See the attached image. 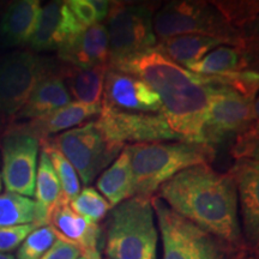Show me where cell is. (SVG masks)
I'll return each mask as SVG.
<instances>
[{
  "label": "cell",
  "mask_w": 259,
  "mask_h": 259,
  "mask_svg": "<svg viewBox=\"0 0 259 259\" xmlns=\"http://www.w3.org/2000/svg\"><path fill=\"white\" fill-rule=\"evenodd\" d=\"M111 69L138 77L157 94L162 112L179 141L203 143L210 97L208 76L189 71L156 48L113 61Z\"/></svg>",
  "instance_id": "cell-1"
},
{
  "label": "cell",
  "mask_w": 259,
  "mask_h": 259,
  "mask_svg": "<svg viewBox=\"0 0 259 259\" xmlns=\"http://www.w3.org/2000/svg\"><path fill=\"white\" fill-rule=\"evenodd\" d=\"M157 197L173 211L233 247L252 251L242 235L238 192L229 171L220 173L210 164L190 167L162 184Z\"/></svg>",
  "instance_id": "cell-2"
},
{
  "label": "cell",
  "mask_w": 259,
  "mask_h": 259,
  "mask_svg": "<svg viewBox=\"0 0 259 259\" xmlns=\"http://www.w3.org/2000/svg\"><path fill=\"white\" fill-rule=\"evenodd\" d=\"M131 155L135 196L151 198L158 187L180 171L210 164L216 157L211 145L193 142H157L127 145Z\"/></svg>",
  "instance_id": "cell-3"
},
{
  "label": "cell",
  "mask_w": 259,
  "mask_h": 259,
  "mask_svg": "<svg viewBox=\"0 0 259 259\" xmlns=\"http://www.w3.org/2000/svg\"><path fill=\"white\" fill-rule=\"evenodd\" d=\"M102 228L107 259H157L158 229L151 198L134 196L113 206Z\"/></svg>",
  "instance_id": "cell-4"
},
{
  "label": "cell",
  "mask_w": 259,
  "mask_h": 259,
  "mask_svg": "<svg viewBox=\"0 0 259 259\" xmlns=\"http://www.w3.org/2000/svg\"><path fill=\"white\" fill-rule=\"evenodd\" d=\"M158 41L186 34H199L223 41L225 46L253 48L254 35L242 34L232 27L212 3L170 2L157 10L153 19Z\"/></svg>",
  "instance_id": "cell-5"
},
{
  "label": "cell",
  "mask_w": 259,
  "mask_h": 259,
  "mask_svg": "<svg viewBox=\"0 0 259 259\" xmlns=\"http://www.w3.org/2000/svg\"><path fill=\"white\" fill-rule=\"evenodd\" d=\"M157 219L162 259H244L254 252L240 250L173 211L157 196L151 197Z\"/></svg>",
  "instance_id": "cell-6"
},
{
  "label": "cell",
  "mask_w": 259,
  "mask_h": 259,
  "mask_svg": "<svg viewBox=\"0 0 259 259\" xmlns=\"http://www.w3.org/2000/svg\"><path fill=\"white\" fill-rule=\"evenodd\" d=\"M45 142L67 158L85 186H89L105 168L111 166L124 149L106 139L95 120L61 132L45 139Z\"/></svg>",
  "instance_id": "cell-7"
},
{
  "label": "cell",
  "mask_w": 259,
  "mask_h": 259,
  "mask_svg": "<svg viewBox=\"0 0 259 259\" xmlns=\"http://www.w3.org/2000/svg\"><path fill=\"white\" fill-rule=\"evenodd\" d=\"M154 15L151 5L111 2L105 25L109 41V64L156 46Z\"/></svg>",
  "instance_id": "cell-8"
},
{
  "label": "cell",
  "mask_w": 259,
  "mask_h": 259,
  "mask_svg": "<svg viewBox=\"0 0 259 259\" xmlns=\"http://www.w3.org/2000/svg\"><path fill=\"white\" fill-rule=\"evenodd\" d=\"M210 97L203 128V143L215 148L258 121L257 99H248L210 80Z\"/></svg>",
  "instance_id": "cell-9"
},
{
  "label": "cell",
  "mask_w": 259,
  "mask_h": 259,
  "mask_svg": "<svg viewBox=\"0 0 259 259\" xmlns=\"http://www.w3.org/2000/svg\"><path fill=\"white\" fill-rule=\"evenodd\" d=\"M40 139L22 125L9 126L2 139V180L8 192L34 196Z\"/></svg>",
  "instance_id": "cell-10"
},
{
  "label": "cell",
  "mask_w": 259,
  "mask_h": 259,
  "mask_svg": "<svg viewBox=\"0 0 259 259\" xmlns=\"http://www.w3.org/2000/svg\"><path fill=\"white\" fill-rule=\"evenodd\" d=\"M51 67L41 57L28 51L0 58V112L14 118Z\"/></svg>",
  "instance_id": "cell-11"
},
{
  "label": "cell",
  "mask_w": 259,
  "mask_h": 259,
  "mask_svg": "<svg viewBox=\"0 0 259 259\" xmlns=\"http://www.w3.org/2000/svg\"><path fill=\"white\" fill-rule=\"evenodd\" d=\"M95 121L106 139L121 147H125L126 143L142 144L176 139L179 141L161 113L148 114L120 112L101 106V112Z\"/></svg>",
  "instance_id": "cell-12"
},
{
  "label": "cell",
  "mask_w": 259,
  "mask_h": 259,
  "mask_svg": "<svg viewBox=\"0 0 259 259\" xmlns=\"http://www.w3.org/2000/svg\"><path fill=\"white\" fill-rule=\"evenodd\" d=\"M101 106L120 112H162L161 100L147 83L138 77L109 67L106 73Z\"/></svg>",
  "instance_id": "cell-13"
},
{
  "label": "cell",
  "mask_w": 259,
  "mask_h": 259,
  "mask_svg": "<svg viewBox=\"0 0 259 259\" xmlns=\"http://www.w3.org/2000/svg\"><path fill=\"white\" fill-rule=\"evenodd\" d=\"M85 29L66 3L51 2L41 8L36 29L29 45L35 52L60 51Z\"/></svg>",
  "instance_id": "cell-14"
},
{
  "label": "cell",
  "mask_w": 259,
  "mask_h": 259,
  "mask_svg": "<svg viewBox=\"0 0 259 259\" xmlns=\"http://www.w3.org/2000/svg\"><path fill=\"white\" fill-rule=\"evenodd\" d=\"M241 210V231L246 244L257 252L259 240V161L236 160L231 168Z\"/></svg>",
  "instance_id": "cell-15"
},
{
  "label": "cell",
  "mask_w": 259,
  "mask_h": 259,
  "mask_svg": "<svg viewBox=\"0 0 259 259\" xmlns=\"http://www.w3.org/2000/svg\"><path fill=\"white\" fill-rule=\"evenodd\" d=\"M61 63L79 69L109 65V41L105 24L97 23L58 51Z\"/></svg>",
  "instance_id": "cell-16"
},
{
  "label": "cell",
  "mask_w": 259,
  "mask_h": 259,
  "mask_svg": "<svg viewBox=\"0 0 259 259\" xmlns=\"http://www.w3.org/2000/svg\"><path fill=\"white\" fill-rule=\"evenodd\" d=\"M57 238L70 242L79 248L80 253L100 250L102 228L100 225L87 221L71 209L70 204L60 202L51 213L50 223Z\"/></svg>",
  "instance_id": "cell-17"
},
{
  "label": "cell",
  "mask_w": 259,
  "mask_h": 259,
  "mask_svg": "<svg viewBox=\"0 0 259 259\" xmlns=\"http://www.w3.org/2000/svg\"><path fill=\"white\" fill-rule=\"evenodd\" d=\"M72 102L58 71L51 69L38 80L30 96L14 116L16 120H34Z\"/></svg>",
  "instance_id": "cell-18"
},
{
  "label": "cell",
  "mask_w": 259,
  "mask_h": 259,
  "mask_svg": "<svg viewBox=\"0 0 259 259\" xmlns=\"http://www.w3.org/2000/svg\"><path fill=\"white\" fill-rule=\"evenodd\" d=\"M100 112H101L100 105L71 102L50 114L21 125L30 134L36 136L41 142L61 132L80 126L94 116H99Z\"/></svg>",
  "instance_id": "cell-19"
},
{
  "label": "cell",
  "mask_w": 259,
  "mask_h": 259,
  "mask_svg": "<svg viewBox=\"0 0 259 259\" xmlns=\"http://www.w3.org/2000/svg\"><path fill=\"white\" fill-rule=\"evenodd\" d=\"M41 3L38 0H18L10 4L0 22V36L9 47L29 44L36 29Z\"/></svg>",
  "instance_id": "cell-20"
},
{
  "label": "cell",
  "mask_w": 259,
  "mask_h": 259,
  "mask_svg": "<svg viewBox=\"0 0 259 259\" xmlns=\"http://www.w3.org/2000/svg\"><path fill=\"white\" fill-rule=\"evenodd\" d=\"M108 69L109 65H100L90 69L65 65L58 72L74 102L101 106L103 84Z\"/></svg>",
  "instance_id": "cell-21"
},
{
  "label": "cell",
  "mask_w": 259,
  "mask_h": 259,
  "mask_svg": "<svg viewBox=\"0 0 259 259\" xmlns=\"http://www.w3.org/2000/svg\"><path fill=\"white\" fill-rule=\"evenodd\" d=\"M253 57V48L219 46L187 70L202 76H226L251 70Z\"/></svg>",
  "instance_id": "cell-22"
},
{
  "label": "cell",
  "mask_w": 259,
  "mask_h": 259,
  "mask_svg": "<svg viewBox=\"0 0 259 259\" xmlns=\"http://www.w3.org/2000/svg\"><path fill=\"white\" fill-rule=\"evenodd\" d=\"M97 178V191L111 204L112 208L135 196L131 155L127 145H125L111 166L107 167Z\"/></svg>",
  "instance_id": "cell-23"
},
{
  "label": "cell",
  "mask_w": 259,
  "mask_h": 259,
  "mask_svg": "<svg viewBox=\"0 0 259 259\" xmlns=\"http://www.w3.org/2000/svg\"><path fill=\"white\" fill-rule=\"evenodd\" d=\"M219 46H225L220 38L199 34H186L158 41L156 48L171 61L187 69Z\"/></svg>",
  "instance_id": "cell-24"
},
{
  "label": "cell",
  "mask_w": 259,
  "mask_h": 259,
  "mask_svg": "<svg viewBox=\"0 0 259 259\" xmlns=\"http://www.w3.org/2000/svg\"><path fill=\"white\" fill-rule=\"evenodd\" d=\"M34 196L37 208L36 226H48L51 213L63 200V196L59 180L52 166V162L44 150H41L38 156Z\"/></svg>",
  "instance_id": "cell-25"
},
{
  "label": "cell",
  "mask_w": 259,
  "mask_h": 259,
  "mask_svg": "<svg viewBox=\"0 0 259 259\" xmlns=\"http://www.w3.org/2000/svg\"><path fill=\"white\" fill-rule=\"evenodd\" d=\"M36 220L37 208L34 199L11 192L0 194V227H16L30 223L36 226Z\"/></svg>",
  "instance_id": "cell-26"
},
{
  "label": "cell",
  "mask_w": 259,
  "mask_h": 259,
  "mask_svg": "<svg viewBox=\"0 0 259 259\" xmlns=\"http://www.w3.org/2000/svg\"><path fill=\"white\" fill-rule=\"evenodd\" d=\"M42 150L46 151V154L50 157L52 166L56 171L58 180H59L61 187V196L63 200L61 202L70 204L72 200L78 196L80 192V180L76 169L72 164L67 161V158L57 150L56 148L52 147L47 142H40Z\"/></svg>",
  "instance_id": "cell-27"
},
{
  "label": "cell",
  "mask_w": 259,
  "mask_h": 259,
  "mask_svg": "<svg viewBox=\"0 0 259 259\" xmlns=\"http://www.w3.org/2000/svg\"><path fill=\"white\" fill-rule=\"evenodd\" d=\"M233 28L242 34L253 35L258 18L257 2H212Z\"/></svg>",
  "instance_id": "cell-28"
},
{
  "label": "cell",
  "mask_w": 259,
  "mask_h": 259,
  "mask_svg": "<svg viewBox=\"0 0 259 259\" xmlns=\"http://www.w3.org/2000/svg\"><path fill=\"white\" fill-rule=\"evenodd\" d=\"M71 209L87 220L99 225L100 221L108 215L112 206L96 189L85 186L78 196L70 203Z\"/></svg>",
  "instance_id": "cell-29"
},
{
  "label": "cell",
  "mask_w": 259,
  "mask_h": 259,
  "mask_svg": "<svg viewBox=\"0 0 259 259\" xmlns=\"http://www.w3.org/2000/svg\"><path fill=\"white\" fill-rule=\"evenodd\" d=\"M57 235L51 226L37 227L18 246L17 259H40L56 241Z\"/></svg>",
  "instance_id": "cell-30"
},
{
  "label": "cell",
  "mask_w": 259,
  "mask_h": 259,
  "mask_svg": "<svg viewBox=\"0 0 259 259\" xmlns=\"http://www.w3.org/2000/svg\"><path fill=\"white\" fill-rule=\"evenodd\" d=\"M258 121H255L235 136L232 155L235 160L247 158L258 161Z\"/></svg>",
  "instance_id": "cell-31"
},
{
  "label": "cell",
  "mask_w": 259,
  "mask_h": 259,
  "mask_svg": "<svg viewBox=\"0 0 259 259\" xmlns=\"http://www.w3.org/2000/svg\"><path fill=\"white\" fill-rule=\"evenodd\" d=\"M37 228L34 223L16 227H0V252L14 251L30 233Z\"/></svg>",
  "instance_id": "cell-32"
},
{
  "label": "cell",
  "mask_w": 259,
  "mask_h": 259,
  "mask_svg": "<svg viewBox=\"0 0 259 259\" xmlns=\"http://www.w3.org/2000/svg\"><path fill=\"white\" fill-rule=\"evenodd\" d=\"M66 5L69 6L74 17L84 28H89L97 24L95 10H94L90 0H67Z\"/></svg>",
  "instance_id": "cell-33"
},
{
  "label": "cell",
  "mask_w": 259,
  "mask_h": 259,
  "mask_svg": "<svg viewBox=\"0 0 259 259\" xmlns=\"http://www.w3.org/2000/svg\"><path fill=\"white\" fill-rule=\"evenodd\" d=\"M82 253L79 248L70 242L57 238L51 248L40 259H78Z\"/></svg>",
  "instance_id": "cell-34"
},
{
  "label": "cell",
  "mask_w": 259,
  "mask_h": 259,
  "mask_svg": "<svg viewBox=\"0 0 259 259\" xmlns=\"http://www.w3.org/2000/svg\"><path fill=\"white\" fill-rule=\"evenodd\" d=\"M94 10H95L97 23L106 21L107 16L109 14V9H111V2L107 0H90Z\"/></svg>",
  "instance_id": "cell-35"
},
{
  "label": "cell",
  "mask_w": 259,
  "mask_h": 259,
  "mask_svg": "<svg viewBox=\"0 0 259 259\" xmlns=\"http://www.w3.org/2000/svg\"><path fill=\"white\" fill-rule=\"evenodd\" d=\"M9 120H10L9 116H6L4 113L0 112V135L4 134L6 130H8V127H9Z\"/></svg>",
  "instance_id": "cell-36"
},
{
  "label": "cell",
  "mask_w": 259,
  "mask_h": 259,
  "mask_svg": "<svg viewBox=\"0 0 259 259\" xmlns=\"http://www.w3.org/2000/svg\"><path fill=\"white\" fill-rule=\"evenodd\" d=\"M85 259H101V253H100V250H90L84 252L82 254Z\"/></svg>",
  "instance_id": "cell-37"
},
{
  "label": "cell",
  "mask_w": 259,
  "mask_h": 259,
  "mask_svg": "<svg viewBox=\"0 0 259 259\" xmlns=\"http://www.w3.org/2000/svg\"><path fill=\"white\" fill-rule=\"evenodd\" d=\"M0 259H16L14 255H11V254H9V253H2V252H0Z\"/></svg>",
  "instance_id": "cell-38"
},
{
  "label": "cell",
  "mask_w": 259,
  "mask_h": 259,
  "mask_svg": "<svg viewBox=\"0 0 259 259\" xmlns=\"http://www.w3.org/2000/svg\"><path fill=\"white\" fill-rule=\"evenodd\" d=\"M254 255H255L254 253H251V254H248V255H247V257H245L244 259H255V257H254Z\"/></svg>",
  "instance_id": "cell-39"
},
{
  "label": "cell",
  "mask_w": 259,
  "mask_h": 259,
  "mask_svg": "<svg viewBox=\"0 0 259 259\" xmlns=\"http://www.w3.org/2000/svg\"><path fill=\"white\" fill-rule=\"evenodd\" d=\"M3 190V180H2V170H0V192Z\"/></svg>",
  "instance_id": "cell-40"
},
{
  "label": "cell",
  "mask_w": 259,
  "mask_h": 259,
  "mask_svg": "<svg viewBox=\"0 0 259 259\" xmlns=\"http://www.w3.org/2000/svg\"><path fill=\"white\" fill-rule=\"evenodd\" d=\"M78 259H85V258H84V257H83V255H80V257H79Z\"/></svg>",
  "instance_id": "cell-41"
}]
</instances>
